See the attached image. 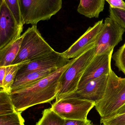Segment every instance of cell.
Masks as SVG:
<instances>
[{
    "mask_svg": "<svg viewBox=\"0 0 125 125\" xmlns=\"http://www.w3.org/2000/svg\"><path fill=\"white\" fill-rule=\"evenodd\" d=\"M75 58L47 77L24 89L11 92L10 97L16 111L21 113L35 105L50 103L56 99L60 90V79Z\"/></svg>",
    "mask_w": 125,
    "mask_h": 125,
    "instance_id": "1",
    "label": "cell"
},
{
    "mask_svg": "<svg viewBox=\"0 0 125 125\" xmlns=\"http://www.w3.org/2000/svg\"><path fill=\"white\" fill-rule=\"evenodd\" d=\"M125 104V78L117 75L109 77L103 98L95 104V109L101 118L115 116Z\"/></svg>",
    "mask_w": 125,
    "mask_h": 125,
    "instance_id": "2",
    "label": "cell"
},
{
    "mask_svg": "<svg viewBox=\"0 0 125 125\" xmlns=\"http://www.w3.org/2000/svg\"><path fill=\"white\" fill-rule=\"evenodd\" d=\"M95 46L75 58L60 79V90L56 101L74 92L78 87L80 81L87 66L95 56Z\"/></svg>",
    "mask_w": 125,
    "mask_h": 125,
    "instance_id": "3",
    "label": "cell"
},
{
    "mask_svg": "<svg viewBox=\"0 0 125 125\" xmlns=\"http://www.w3.org/2000/svg\"><path fill=\"white\" fill-rule=\"evenodd\" d=\"M22 35L20 51L12 65L31 61L54 51L42 37L36 25L28 28Z\"/></svg>",
    "mask_w": 125,
    "mask_h": 125,
    "instance_id": "4",
    "label": "cell"
},
{
    "mask_svg": "<svg viewBox=\"0 0 125 125\" xmlns=\"http://www.w3.org/2000/svg\"><path fill=\"white\" fill-rule=\"evenodd\" d=\"M62 0H21L24 24L48 20L61 9Z\"/></svg>",
    "mask_w": 125,
    "mask_h": 125,
    "instance_id": "5",
    "label": "cell"
},
{
    "mask_svg": "<svg viewBox=\"0 0 125 125\" xmlns=\"http://www.w3.org/2000/svg\"><path fill=\"white\" fill-rule=\"evenodd\" d=\"M95 103L75 98H62L56 101L51 109L65 120H86L89 112Z\"/></svg>",
    "mask_w": 125,
    "mask_h": 125,
    "instance_id": "6",
    "label": "cell"
},
{
    "mask_svg": "<svg viewBox=\"0 0 125 125\" xmlns=\"http://www.w3.org/2000/svg\"><path fill=\"white\" fill-rule=\"evenodd\" d=\"M125 29L110 17L106 18L95 46L96 55L109 54L123 40Z\"/></svg>",
    "mask_w": 125,
    "mask_h": 125,
    "instance_id": "7",
    "label": "cell"
},
{
    "mask_svg": "<svg viewBox=\"0 0 125 125\" xmlns=\"http://www.w3.org/2000/svg\"><path fill=\"white\" fill-rule=\"evenodd\" d=\"M23 26L18 24L4 0H0V50L21 37Z\"/></svg>",
    "mask_w": 125,
    "mask_h": 125,
    "instance_id": "8",
    "label": "cell"
},
{
    "mask_svg": "<svg viewBox=\"0 0 125 125\" xmlns=\"http://www.w3.org/2000/svg\"><path fill=\"white\" fill-rule=\"evenodd\" d=\"M103 24V20H102L92 27H90L77 41L62 53L63 55L68 59H72L95 46Z\"/></svg>",
    "mask_w": 125,
    "mask_h": 125,
    "instance_id": "9",
    "label": "cell"
},
{
    "mask_svg": "<svg viewBox=\"0 0 125 125\" xmlns=\"http://www.w3.org/2000/svg\"><path fill=\"white\" fill-rule=\"evenodd\" d=\"M108 77L109 75H104L92 80L83 87L62 98H77L91 101L95 104L103 98Z\"/></svg>",
    "mask_w": 125,
    "mask_h": 125,
    "instance_id": "10",
    "label": "cell"
},
{
    "mask_svg": "<svg viewBox=\"0 0 125 125\" xmlns=\"http://www.w3.org/2000/svg\"><path fill=\"white\" fill-rule=\"evenodd\" d=\"M70 60L62 53L53 52L24 64L18 71L17 76L34 71L47 69H58L65 66Z\"/></svg>",
    "mask_w": 125,
    "mask_h": 125,
    "instance_id": "11",
    "label": "cell"
},
{
    "mask_svg": "<svg viewBox=\"0 0 125 125\" xmlns=\"http://www.w3.org/2000/svg\"><path fill=\"white\" fill-rule=\"evenodd\" d=\"M113 53L112 51L109 54L95 55L87 67L78 89L83 87L92 80L109 74L112 70L111 63Z\"/></svg>",
    "mask_w": 125,
    "mask_h": 125,
    "instance_id": "12",
    "label": "cell"
},
{
    "mask_svg": "<svg viewBox=\"0 0 125 125\" xmlns=\"http://www.w3.org/2000/svg\"><path fill=\"white\" fill-rule=\"evenodd\" d=\"M57 70L47 69L37 70L16 76L10 92L30 86L47 77Z\"/></svg>",
    "mask_w": 125,
    "mask_h": 125,
    "instance_id": "13",
    "label": "cell"
},
{
    "mask_svg": "<svg viewBox=\"0 0 125 125\" xmlns=\"http://www.w3.org/2000/svg\"><path fill=\"white\" fill-rule=\"evenodd\" d=\"M105 0H80L78 12L89 18H98L104 9Z\"/></svg>",
    "mask_w": 125,
    "mask_h": 125,
    "instance_id": "14",
    "label": "cell"
},
{
    "mask_svg": "<svg viewBox=\"0 0 125 125\" xmlns=\"http://www.w3.org/2000/svg\"><path fill=\"white\" fill-rule=\"evenodd\" d=\"M23 36L15 40L11 44L0 50V67L11 65L20 51Z\"/></svg>",
    "mask_w": 125,
    "mask_h": 125,
    "instance_id": "15",
    "label": "cell"
},
{
    "mask_svg": "<svg viewBox=\"0 0 125 125\" xmlns=\"http://www.w3.org/2000/svg\"><path fill=\"white\" fill-rule=\"evenodd\" d=\"M29 62H26L6 66V75L3 83V88L0 89H3L10 94L18 72L24 64Z\"/></svg>",
    "mask_w": 125,
    "mask_h": 125,
    "instance_id": "16",
    "label": "cell"
},
{
    "mask_svg": "<svg viewBox=\"0 0 125 125\" xmlns=\"http://www.w3.org/2000/svg\"><path fill=\"white\" fill-rule=\"evenodd\" d=\"M65 122L64 119L50 108L43 111L42 117L36 125H64Z\"/></svg>",
    "mask_w": 125,
    "mask_h": 125,
    "instance_id": "17",
    "label": "cell"
},
{
    "mask_svg": "<svg viewBox=\"0 0 125 125\" xmlns=\"http://www.w3.org/2000/svg\"><path fill=\"white\" fill-rule=\"evenodd\" d=\"M16 111L9 93L0 89V116Z\"/></svg>",
    "mask_w": 125,
    "mask_h": 125,
    "instance_id": "18",
    "label": "cell"
},
{
    "mask_svg": "<svg viewBox=\"0 0 125 125\" xmlns=\"http://www.w3.org/2000/svg\"><path fill=\"white\" fill-rule=\"evenodd\" d=\"M21 112L0 116V125H24V120Z\"/></svg>",
    "mask_w": 125,
    "mask_h": 125,
    "instance_id": "19",
    "label": "cell"
},
{
    "mask_svg": "<svg viewBox=\"0 0 125 125\" xmlns=\"http://www.w3.org/2000/svg\"><path fill=\"white\" fill-rule=\"evenodd\" d=\"M18 24L24 25L21 11V0H4Z\"/></svg>",
    "mask_w": 125,
    "mask_h": 125,
    "instance_id": "20",
    "label": "cell"
},
{
    "mask_svg": "<svg viewBox=\"0 0 125 125\" xmlns=\"http://www.w3.org/2000/svg\"><path fill=\"white\" fill-rule=\"evenodd\" d=\"M115 65L125 75V42L114 53L113 56Z\"/></svg>",
    "mask_w": 125,
    "mask_h": 125,
    "instance_id": "21",
    "label": "cell"
},
{
    "mask_svg": "<svg viewBox=\"0 0 125 125\" xmlns=\"http://www.w3.org/2000/svg\"><path fill=\"white\" fill-rule=\"evenodd\" d=\"M109 17L125 29V10L109 8Z\"/></svg>",
    "mask_w": 125,
    "mask_h": 125,
    "instance_id": "22",
    "label": "cell"
},
{
    "mask_svg": "<svg viewBox=\"0 0 125 125\" xmlns=\"http://www.w3.org/2000/svg\"><path fill=\"white\" fill-rule=\"evenodd\" d=\"M102 125H125V114L117 115L107 119H101Z\"/></svg>",
    "mask_w": 125,
    "mask_h": 125,
    "instance_id": "23",
    "label": "cell"
},
{
    "mask_svg": "<svg viewBox=\"0 0 125 125\" xmlns=\"http://www.w3.org/2000/svg\"><path fill=\"white\" fill-rule=\"evenodd\" d=\"M113 8L125 10V2L123 0H105Z\"/></svg>",
    "mask_w": 125,
    "mask_h": 125,
    "instance_id": "24",
    "label": "cell"
},
{
    "mask_svg": "<svg viewBox=\"0 0 125 125\" xmlns=\"http://www.w3.org/2000/svg\"><path fill=\"white\" fill-rule=\"evenodd\" d=\"M91 123L90 120H65L64 125H89Z\"/></svg>",
    "mask_w": 125,
    "mask_h": 125,
    "instance_id": "25",
    "label": "cell"
},
{
    "mask_svg": "<svg viewBox=\"0 0 125 125\" xmlns=\"http://www.w3.org/2000/svg\"><path fill=\"white\" fill-rule=\"evenodd\" d=\"M6 67H0V88H3V83L6 75Z\"/></svg>",
    "mask_w": 125,
    "mask_h": 125,
    "instance_id": "26",
    "label": "cell"
},
{
    "mask_svg": "<svg viewBox=\"0 0 125 125\" xmlns=\"http://www.w3.org/2000/svg\"><path fill=\"white\" fill-rule=\"evenodd\" d=\"M125 114V104L119 109V111L117 112L116 115L122 114Z\"/></svg>",
    "mask_w": 125,
    "mask_h": 125,
    "instance_id": "27",
    "label": "cell"
},
{
    "mask_svg": "<svg viewBox=\"0 0 125 125\" xmlns=\"http://www.w3.org/2000/svg\"><path fill=\"white\" fill-rule=\"evenodd\" d=\"M89 125H94V124H92V123H90V124Z\"/></svg>",
    "mask_w": 125,
    "mask_h": 125,
    "instance_id": "28",
    "label": "cell"
}]
</instances>
